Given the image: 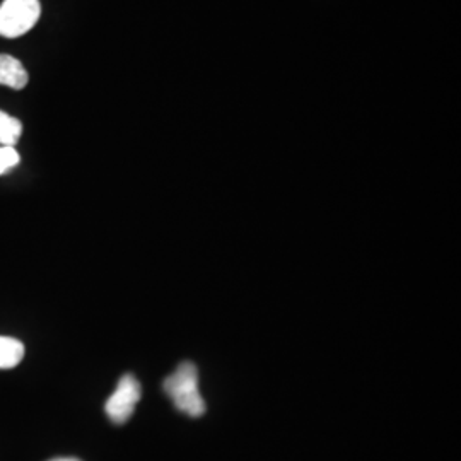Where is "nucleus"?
<instances>
[{"instance_id": "f03ea898", "label": "nucleus", "mask_w": 461, "mask_h": 461, "mask_svg": "<svg viewBox=\"0 0 461 461\" xmlns=\"http://www.w3.org/2000/svg\"><path fill=\"white\" fill-rule=\"evenodd\" d=\"M40 16V0H4L0 5V36L19 38L33 30Z\"/></svg>"}, {"instance_id": "423d86ee", "label": "nucleus", "mask_w": 461, "mask_h": 461, "mask_svg": "<svg viewBox=\"0 0 461 461\" xmlns=\"http://www.w3.org/2000/svg\"><path fill=\"white\" fill-rule=\"evenodd\" d=\"M23 133V125L14 116L0 112V146L14 148Z\"/></svg>"}, {"instance_id": "f257e3e1", "label": "nucleus", "mask_w": 461, "mask_h": 461, "mask_svg": "<svg viewBox=\"0 0 461 461\" xmlns=\"http://www.w3.org/2000/svg\"><path fill=\"white\" fill-rule=\"evenodd\" d=\"M165 392L173 405L190 417H200L205 412V402L198 390V371L195 364L182 363L173 375L165 379Z\"/></svg>"}, {"instance_id": "0eeeda50", "label": "nucleus", "mask_w": 461, "mask_h": 461, "mask_svg": "<svg viewBox=\"0 0 461 461\" xmlns=\"http://www.w3.org/2000/svg\"><path fill=\"white\" fill-rule=\"evenodd\" d=\"M19 152L16 148H7V146H0V176L5 175L7 171H11L13 167L19 165Z\"/></svg>"}, {"instance_id": "6e6552de", "label": "nucleus", "mask_w": 461, "mask_h": 461, "mask_svg": "<svg viewBox=\"0 0 461 461\" xmlns=\"http://www.w3.org/2000/svg\"><path fill=\"white\" fill-rule=\"evenodd\" d=\"M50 461H81V460H77V458H55V460H50Z\"/></svg>"}, {"instance_id": "39448f33", "label": "nucleus", "mask_w": 461, "mask_h": 461, "mask_svg": "<svg viewBox=\"0 0 461 461\" xmlns=\"http://www.w3.org/2000/svg\"><path fill=\"white\" fill-rule=\"evenodd\" d=\"M24 357V346L13 339V337H2L0 335V369H11Z\"/></svg>"}, {"instance_id": "20e7f679", "label": "nucleus", "mask_w": 461, "mask_h": 461, "mask_svg": "<svg viewBox=\"0 0 461 461\" xmlns=\"http://www.w3.org/2000/svg\"><path fill=\"white\" fill-rule=\"evenodd\" d=\"M30 81V76L24 66L11 55H0V84L13 87V89H23Z\"/></svg>"}, {"instance_id": "7ed1b4c3", "label": "nucleus", "mask_w": 461, "mask_h": 461, "mask_svg": "<svg viewBox=\"0 0 461 461\" xmlns=\"http://www.w3.org/2000/svg\"><path fill=\"white\" fill-rule=\"evenodd\" d=\"M139 400H140L139 381L133 378L132 375H125L118 381V386H116L113 395L108 398L104 411L110 417V420L120 426V424H125L132 417Z\"/></svg>"}]
</instances>
